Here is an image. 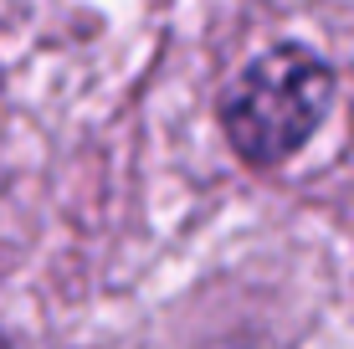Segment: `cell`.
Here are the masks:
<instances>
[{
	"mask_svg": "<svg viewBox=\"0 0 354 349\" xmlns=\"http://www.w3.org/2000/svg\"><path fill=\"white\" fill-rule=\"evenodd\" d=\"M0 349H16V344H10V339H6V334H0Z\"/></svg>",
	"mask_w": 354,
	"mask_h": 349,
	"instance_id": "7a4b0ae2",
	"label": "cell"
},
{
	"mask_svg": "<svg viewBox=\"0 0 354 349\" xmlns=\"http://www.w3.org/2000/svg\"><path fill=\"white\" fill-rule=\"evenodd\" d=\"M334 103V72L303 41L267 46L221 98V129L241 164L277 170L319 134Z\"/></svg>",
	"mask_w": 354,
	"mask_h": 349,
	"instance_id": "6da1fadb",
	"label": "cell"
}]
</instances>
